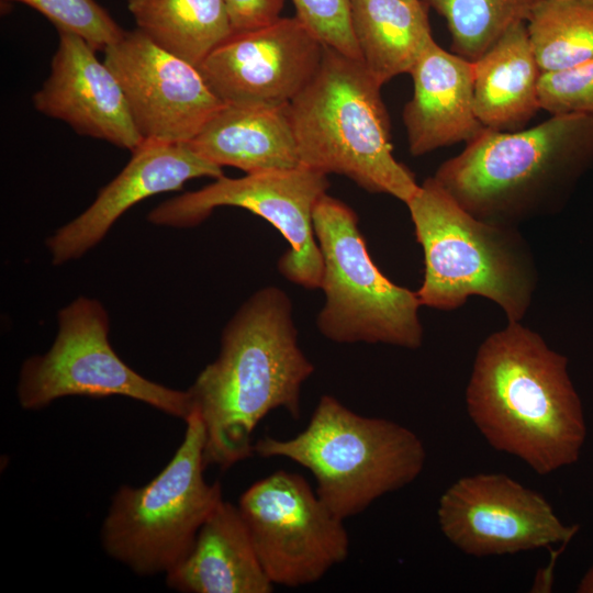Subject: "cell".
Listing matches in <instances>:
<instances>
[{"label":"cell","mask_w":593,"mask_h":593,"mask_svg":"<svg viewBox=\"0 0 593 593\" xmlns=\"http://www.w3.org/2000/svg\"><path fill=\"white\" fill-rule=\"evenodd\" d=\"M313 372L289 296L272 286L256 291L224 327L216 359L187 390L204 427L205 467L226 470L253 457V434L270 412L299 418L301 389Z\"/></svg>","instance_id":"obj_1"},{"label":"cell","mask_w":593,"mask_h":593,"mask_svg":"<svg viewBox=\"0 0 593 593\" xmlns=\"http://www.w3.org/2000/svg\"><path fill=\"white\" fill-rule=\"evenodd\" d=\"M465 398L489 445L538 474L579 460L588 429L568 358L521 322H508L481 343Z\"/></svg>","instance_id":"obj_2"},{"label":"cell","mask_w":593,"mask_h":593,"mask_svg":"<svg viewBox=\"0 0 593 593\" xmlns=\"http://www.w3.org/2000/svg\"><path fill=\"white\" fill-rule=\"evenodd\" d=\"M434 179L475 217L502 225L558 209L593 165V116L551 115L525 130L484 127Z\"/></svg>","instance_id":"obj_3"},{"label":"cell","mask_w":593,"mask_h":593,"mask_svg":"<svg viewBox=\"0 0 593 593\" xmlns=\"http://www.w3.org/2000/svg\"><path fill=\"white\" fill-rule=\"evenodd\" d=\"M380 89L361 60L324 46L316 72L287 111L302 166L406 203L419 184L393 155Z\"/></svg>","instance_id":"obj_4"},{"label":"cell","mask_w":593,"mask_h":593,"mask_svg":"<svg viewBox=\"0 0 593 593\" xmlns=\"http://www.w3.org/2000/svg\"><path fill=\"white\" fill-rule=\"evenodd\" d=\"M423 248L421 305L455 310L472 295L521 322L537 286L533 254L516 226L480 220L429 177L405 203Z\"/></svg>","instance_id":"obj_5"},{"label":"cell","mask_w":593,"mask_h":593,"mask_svg":"<svg viewBox=\"0 0 593 593\" xmlns=\"http://www.w3.org/2000/svg\"><path fill=\"white\" fill-rule=\"evenodd\" d=\"M254 452L307 469L318 497L344 521L412 483L426 460L414 432L390 419L362 416L328 394L321 396L302 432L288 439H257Z\"/></svg>","instance_id":"obj_6"},{"label":"cell","mask_w":593,"mask_h":593,"mask_svg":"<svg viewBox=\"0 0 593 593\" xmlns=\"http://www.w3.org/2000/svg\"><path fill=\"white\" fill-rule=\"evenodd\" d=\"M182 443L166 467L141 488L122 485L101 527L105 552L139 575L168 573L191 550L222 499L203 477L205 434L192 411Z\"/></svg>","instance_id":"obj_7"},{"label":"cell","mask_w":593,"mask_h":593,"mask_svg":"<svg viewBox=\"0 0 593 593\" xmlns=\"http://www.w3.org/2000/svg\"><path fill=\"white\" fill-rule=\"evenodd\" d=\"M323 258L325 303L316 325L338 344H387L417 349L423 343L416 291L390 281L372 261L355 211L324 193L313 210Z\"/></svg>","instance_id":"obj_8"},{"label":"cell","mask_w":593,"mask_h":593,"mask_svg":"<svg viewBox=\"0 0 593 593\" xmlns=\"http://www.w3.org/2000/svg\"><path fill=\"white\" fill-rule=\"evenodd\" d=\"M52 347L27 358L20 371L18 399L25 410H40L64 396L121 395L182 418L192 413L189 393L141 376L114 351L110 321L96 299L79 296L57 315Z\"/></svg>","instance_id":"obj_9"},{"label":"cell","mask_w":593,"mask_h":593,"mask_svg":"<svg viewBox=\"0 0 593 593\" xmlns=\"http://www.w3.org/2000/svg\"><path fill=\"white\" fill-rule=\"evenodd\" d=\"M327 175L300 166L289 170L220 177L202 189L169 199L148 214L153 224L186 228L220 206L246 209L268 221L289 244L278 261L279 272L310 290L321 288L323 258L313 227V210L327 192Z\"/></svg>","instance_id":"obj_10"},{"label":"cell","mask_w":593,"mask_h":593,"mask_svg":"<svg viewBox=\"0 0 593 593\" xmlns=\"http://www.w3.org/2000/svg\"><path fill=\"white\" fill-rule=\"evenodd\" d=\"M237 506L273 585L315 583L349 555L344 519L298 473L279 470L256 481Z\"/></svg>","instance_id":"obj_11"},{"label":"cell","mask_w":593,"mask_h":593,"mask_svg":"<svg viewBox=\"0 0 593 593\" xmlns=\"http://www.w3.org/2000/svg\"><path fill=\"white\" fill-rule=\"evenodd\" d=\"M437 517L444 536L474 557L567 545L579 529L563 524L541 494L504 473L458 479L441 494Z\"/></svg>","instance_id":"obj_12"},{"label":"cell","mask_w":593,"mask_h":593,"mask_svg":"<svg viewBox=\"0 0 593 593\" xmlns=\"http://www.w3.org/2000/svg\"><path fill=\"white\" fill-rule=\"evenodd\" d=\"M144 139L190 142L223 103L198 67L164 51L137 29L104 51Z\"/></svg>","instance_id":"obj_13"},{"label":"cell","mask_w":593,"mask_h":593,"mask_svg":"<svg viewBox=\"0 0 593 593\" xmlns=\"http://www.w3.org/2000/svg\"><path fill=\"white\" fill-rule=\"evenodd\" d=\"M324 45L298 18L234 32L198 66L225 104L287 107L310 82Z\"/></svg>","instance_id":"obj_14"},{"label":"cell","mask_w":593,"mask_h":593,"mask_svg":"<svg viewBox=\"0 0 593 593\" xmlns=\"http://www.w3.org/2000/svg\"><path fill=\"white\" fill-rule=\"evenodd\" d=\"M58 35L49 76L33 96L36 110L65 122L80 135L133 153L144 139L116 77L83 38L64 31Z\"/></svg>","instance_id":"obj_15"},{"label":"cell","mask_w":593,"mask_h":593,"mask_svg":"<svg viewBox=\"0 0 593 593\" xmlns=\"http://www.w3.org/2000/svg\"><path fill=\"white\" fill-rule=\"evenodd\" d=\"M222 176V167L197 154L187 143L144 142L93 203L47 238L53 264L61 265L85 255L139 201L180 190L193 178Z\"/></svg>","instance_id":"obj_16"},{"label":"cell","mask_w":593,"mask_h":593,"mask_svg":"<svg viewBox=\"0 0 593 593\" xmlns=\"http://www.w3.org/2000/svg\"><path fill=\"white\" fill-rule=\"evenodd\" d=\"M410 75L414 91L402 116L413 156L468 143L484 128L473 107L471 60L445 51L434 41Z\"/></svg>","instance_id":"obj_17"},{"label":"cell","mask_w":593,"mask_h":593,"mask_svg":"<svg viewBox=\"0 0 593 593\" xmlns=\"http://www.w3.org/2000/svg\"><path fill=\"white\" fill-rule=\"evenodd\" d=\"M184 593H270L267 577L238 506L222 500L201 526L186 558L166 574Z\"/></svg>","instance_id":"obj_18"},{"label":"cell","mask_w":593,"mask_h":593,"mask_svg":"<svg viewBox=\"0 0 593 593\" xmlns=\"http://www.w3.org/2000/svg\"><path fill=\"white\" fill-rule=\"evenodd\" d=\"M287 107L224 104L187 144L209 161L246 174L298 168L302 165Z\"/></svg>","instance_id":"obj_19"},{"label":"cell","mask_w":593,"mask_h":593,"mask_svg":"<svg viewBox=\"0 0 593 593\" xmlns=\"http://www.w3.org/2000/svg\"><path fill=\"white\" fill-rule=\"evenodd\" d=\"M472 64L473 107L484 127L516 131L541 110L538 85L542 71L526 23L511 27Z\"/></svg>","instance_id":"obj_20"},{"label":"cell","mask_w":593,"mask_h":593,"mask_svg":"<svg viewBox=\"0 0 593 593\" xmlns=\"http://www.w3.org/2000/svg\"><path fill=\"white\" fill-rule=\"evenodd\" d=\"M361 61L379 86L413 66L434 42L423 0H350Z\"/></svg>","instance_id":"obj_21"},{"label":"cell","mask_w":593,"mask_h":593,"mask_svg":"<svg viewBox=\"0 0 593 593\" xmlns=\"http://www.w3.org/2000/svg\"><path fill=\"white\" fill-rule=\"evenodd\" d=\"M127 9L138 31L195 67L234 33L225 0H127Z\"/></svg>","instance_id":"obj_22"},{"label":"cell","mask_w":593,"mask_h":593,"mask_svg":"<svg viewBox=\"0 0 593 593\" xmlns=\"http://www.w3.org/2000/svg\"><path fill=\"white\" fill-rule=\"evenodd\" d=\"M542 72L593 59V1L542 0L526 23Z\"/></svg>","instance_id":"obj_23"},{"label":"cell","mask_w":593,"mask_h":593,"mask_svg":"<svg viewBox=\"0 0 593 593\" xmlns=\"http://www.w3.org/2000/svg\"><path fill=\"white\" fill-rule=\"evenodd\" d=\"M447 22L452 53L475 60L542 0H423Z\"/></svg>","instance_id":"obj_24"},{"label":"cell","mask_w":593,"mask_h":593,"mask_svg":"<svg viewBox=\"0 0 593 593\" xmlns=\"http://www.w3.org/2000/svg\"><path fill=\"white\" fill-rule=\"evenodd\" d=\"M24 3L46 16L58 31L83 38L96 52L118 42L123 30L96 0H5Z\"/></svg>","instance_id":"obj_25"},{"label":"cell","mask_w":593,"mask_h":593,"mask_svg":"<svg viewBox=\"0 0 593 593\" xmlns=\"http://www.w3.org/2000/svg\"><path fill=\"white\" fill-rule=\"evenodd\" d=\"M538 98L540 109L550 115L593 116V59L570 68L542 72Z\"/></svg>","instance_id":"obj_26"},{"label":"cell","mask_w":593,"mask_h":593,"mask_svg":"<svg viewBox=\"0 0 593 593\" xmlns=\"http://www.w3.org/2000/svg\"><path fill=\"white\" fill-rule=\"evenodd\" d=\"M298 16L324 45L361 60L354 35L350 0H291Z\"/></svg>","instance_id":"obj_27"},{"label":"cell","mask_w":593,"mask_h":593,"mask_svg":"<svg viewBox=\"0 0 593 593\" xmlns=\"http://www.w3.org/2000/svg\"><path fill=\"white\" fill-rule=\"evenodd\" d=\"M234 32L256 29L280 18L284 0H225Z\"/></svg>","instance_id":"obj_28"},{"label":"cell","mask_w":593,"mask_h":593,"mask_svg":"<svg viewBox=\"0 0 593 593\" xmlns=\"http://www.w3.org/2000/svg\"><path fill=\"white\" fill-rule=\"evenodd\" d=\"M577 592L579 593H593V562L591 567L586 570L584 575L581 578Z\"/></svg>","instance_id":"obj_29"},{"label":"cell","mask_w":593,"mask_h":593,"mask_svg":"<svg viewBox=\"0 0 593 593\" xmlns=\"http://www.w3.org/2000/svg\"><path fill=\"white\" fill-rule=\"evenodd\" d=\"M591 1H593V0H591Z\"/></svg>","instance_id":"obj_30"}]
</instances>
